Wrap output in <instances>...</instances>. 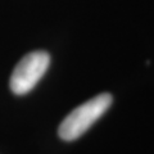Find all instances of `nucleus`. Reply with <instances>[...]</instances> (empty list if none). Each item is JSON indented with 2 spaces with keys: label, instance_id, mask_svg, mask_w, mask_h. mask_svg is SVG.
<instances>
[{
  "label": "nucleus",
  "instance_id": "nucleus-1",
  "mask_svg": "<svg viewBox=\"0 0 154 154\" xmlns=\"http://www.w3.org/2000/svg\"><path fill=\"white\" fill-rule=\"evenodd\" d=\"M112 100V95L104 93L79 105L62 121L58 130L59 136L66 141L79 139L109 109Z\"/></svg>",
  "mask_w": 154,
  "mask_h": 154
},
{
  "label": "nucleus",
  "instance_id": "nucleus-2",
  "mask_svg": "<svg viewBox=\"0 0 154 154\" xmlns=\"http://www.w3.org/2000/svg\"><path fill=\"white\" fill-rule=\"evenodd\" d=\"M50 64L46 51L28 53L17 63L11 76V89L16 95H25L35 88Z\"/></svg>",
  "mask_w": 154,
  "mask_h": 154
}]
</instances>
